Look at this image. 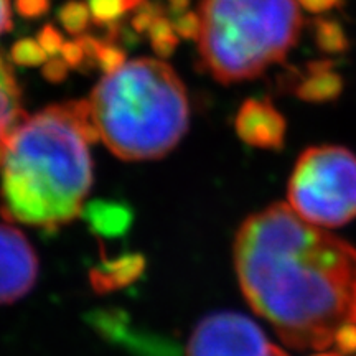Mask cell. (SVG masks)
I'll return each instance as SVG.
<instances>
[{"mask_svg":"<svg viewBox=\"0 0 356 356\" xmlns=\"http://www.w3.org/2000/svg\"><path fill=\"white\" fill-rule=\"evenodd\" d=\"M241 291L296 350H325L356 323V248L274 203L243 222L234 241Z\"/></svg>","mask_w":356,"mask_h":356,"instance_id":"6da1fadb","label":"cell"},{"mask_svg":"<svg viewBox=\"0 0 356 356\" xmlns=\"http://www.w3.org/2000/svg\"><path fill=\"white\" fill-rule=\"evenodd\" d=\"M88 101L48 106L24 118L0 159L3 215L38 228H58L81 211L92 186Z\"/></svg>","mask_w":356,"mask_h":356,"instance_id":"7a4b0ae2","label":"cell"},{"mask_svg":"<svg viewBox=\"0 0 356 356\" xmlns=\"http://www.w3.org/2000/svg\"><path fill=\"white\" fill-rule=\"evenodd\" d=\"M96 139L131 162L167 155L184 139L190 104L175 70L154 58L106 71L88 99Z\"/></svg>","mask_w":356,"mask_h":356,"instance_id":"3957f363","label":"cell"},{"mask_svg":"<svg viewBox=\"0 0 356 356\" xmlns=\"http://www.w3.org/2000/svg\"><path fill=\"white\" fill-rule=\"evenodd\" d=\"M198 15L202 63L225 84L282 63L304 24L296 0H202Z\"/></svg>","mask_w":356,"mask_h":356,"instance_id":"277c9868","label":"cell"},{"mask_svg":"<svg viewBox=\"0 0 356 356\" xmlns=\"http://www.w3.org/2000/svg\"><path fill=\"white\" fill-rule=\"evenodd\" d=\"M289 204L318 228H338L356 218V155L345 147H310L289 181Z\"/></svg>","mask_w":356,"mask_h":356,"instance_id":"5b68a950","label":"cell"},{"mask_svg":"<svg viewBox=\"0 0 356 356\" xmlns=\"http://www.w3.org/2000/svg\"><path fill=\"white\" fill-rule=\"evenodd\" d=\"M185 356H289L273 345L261 327L238 312H215L200 320Z\"/></svg>","mask_w":356,"mask_h":356,"instance_id":"8992f818","label":"cell"},{"mask_svg":"<svg viewBox=\"0 0 356 356\" xmlns=\"http://www.w3.org/2000/svg\"><path fill=\"white\" fill-rule=\"evenodd\" d=\"M38 279V257L15 226L0 222V304H12L32 291Z\"/></svg>","mask_w":356,"mask_h":356,"instance_id":"52a82bcc","label":"cell"},{"mask_svg":"<svg viewBox=\"0 0 356 356\" xmlns=\"http://www.w3.org/2000/svg\"><path fill=\"white\" fill-rule=\"evenodd\" d=\"M236 131L249 145L280 150L286 140V119L267 99H248L236 118Z\"/></svg>","mask_w":356,"mask_h":356,"instance_id":"ba28073f","label":"cell"},{"mask_svg":"<svg viewBox=\"0 0 356 356\" xmlns=\"http://www.w3.org/2000/svg\"><path fill=\"white\" fill-rule=\"evenodd\" d=\"M335 61L317 60L305 66V76L297 83L296 96L305 102H330L343 92V78L333 71Z\"/></svg>","mask_w":356,"mask_h":356,"instance_id":"9c48e42d","label":"cell"},{"mask_svg":"<svg viewBox=\"0 0 356 356\" xmlns=\"http://www.w3.org/2000/svg\"><path fill=\"white\" fill-rule=\"evenodd\" d=\"M24 118L20 86L13 76L10 66L0 55V159L8 137Z\"/></svg>","mask_w":356,"mask_h":356,"instance_id":"30bf717a","label":"cell"},{"mask_svg":"<svg viewBox=\"0 0 356 356\" xmlns=\"http://www.w3.org/2000/svg\"><path fill=\"white\" fill-rule=\"evenodd\" d=\"M314 38L318 50L328 55H340L350 48V40L346 37L340 22L333 19H317L312 22Z\"/></svg>","mask_w":356,"mask_h":356,"instance_id":"8fae6325","label":"cell"},{"mask_svg":"<svg viewBox=\"0 0 356 356\" xmlns=\"http://www.w3.org/2000/svg\"><path fill=\"white\" fill-rule=\"evenodd\" d=\"M149 35L154 50L157 51L159 55L167 56L175 50L178 43V35L175 32V26H173L172 22H168L165 17L160 15L159 19L150 25Z\"/></svg>","mask_w":356,"mask_h":356,"instance_id":"7c38bea8","label":"cell"},{"mask_svg":"<svg viewBox=\"0 0 356 356\" xmlns=\"http://www.w3.org/2000/svg\"><path fill=\"white\" fill-rule=\"evenodd\" d=\"M88 7L97 25H113L122 13L131 10L129 0H89Z\"/></svg>","mask_w":356,"mask_h":356,"instance_id":"4fadbf2b","label":"cell"},{"mask_svg":"<svg viewBox=\"0 0 356 356\" xmlns=\"http://www.w3.org/2000/svg\"><path fill=\"white\" fill-rule=\"evenodd\" d=\"M58 17H60L61 25L70 33L78 35L88 29L89 20H91V12H89V7L84 6L83 2H74L73 0V2H68L66 6L61 7Z\"/></svg>","mask_w":356,"mask_h":356,"instance_id":"5bb4252c","label":"cell"},{"mask_svg":"<svg viewBox=\"0 0 356 356\" xmlns=\"http://www.w3.org/2000/svg\"><path fill=\"white\" fill-rule=\"evenodd\" d=\"M12 58L13 61L19 65H38L44 61L47 51H44L42 44L35 42V40L25 38L13 44Z\"/></svg>","mask_w":356,"mask_h":356,"instance_id":"9a60e30c","label":"cell"},{"mask_svg":"<svg viewBox=\"0 0 356 356\" xmlns=\"http://www.w3.org/2000/svg\"><path fill=\"white\" fill-rule=\"evenodd\" d=\"M333 343L337 345L340 355H356V323L350 322L341 325L335 333V340Z\"/></svg>","mask_w":356,"mask_h":356,"instance_id":"2e32d148","label":"cell"},{"mask_svg":"<svg viewBox=\"0 0 356 356\" xmlns=\"http://www.w3.org/2000/svg\"><path fill=\"white\" fill-rule=\"evenodd\" d=\"M173 26H175V32L178 37L197 40L200 32V15L193 12L181 13V15H177L175 22H173Z\"/></svg>","mask_w":356,"mask_h":356,"instance_id":"e0dca14e","label":"cell"},{"mask_svg":"<svg viewBox=\"0 0 356 356\" xmlns=\"http://www.w3.org/2000/svg\"><path fill=\"white\" fill-rule=\"evenodd\" d=\"M159 17L160 13L157 6H152V3L149 2H142L139 6V10L134 15V30H137V32H145V30L150 29V25H152Z\"/></svg>","mask_w":356,"mask_h":356,"instance_id":"ac0fdd59","label":"cell"},{"mask_svg":"<svg viewBox=\"0 0 356 356\" xmlns=\"http://www.w3.org/2000/svg\"><path fill=\"white\" fill-rule=\"evenodd\" d=\"M40 44H42V48L47 53H51V55H55L63 48V38H61V35L58 33V30L55 26L51 25H47L44 29L42 30V33H40Z\"/></svg>","mask_w":356,"mask_h":356,"instance_id":"d6986e66","label":"cell"},{"mask_svg":"<svg viewBox=\"0 0 356 356\" xmlns=\"http://www.w3.org/2000/svg\"><path fill=\"white\" fill-rule=\"evenodd\" d=\"M48 8H50V0H17V10L29 19H37L47 13Z\"/></svg>","mask_w":356,"mask_h":356,"instance_id":"ffe728a7","label":"cell"},{"mask_svg":"<svg viewBox=\"0 0 356 356\" xmlns=\"http://www.w3.org/2000/svg\"><path fill=\"white\" fill-rule=\"evenodd\" d=\"M310 13H323L340 6L341 0H297Z\"/></svg>","mask_w":356,"mask_h":356,"instance_id":"44dd1931","label":"cell"},{"mask_svg":"<svg viewBox=\"0 0 356 356\" xmlns=\"http://www.w3.org/2000/svg\"><path fill=\"white\" fill-rule=\"evenodd\" d=\"M10 0H0V35L10 30Z\"/></svg>","mask_w":356,"mask_h":356,"instance_id":"7402d4cb","label":"cell"},{"mask_svg":"<svg viewBox=\"0 0 356 356\" xmlns=\"http://www.w3.org/2000/svg\"><path fill=\"white\" fill-rule=\"evenodd\" d=\"M170 3V10L175 13V15H181V13L186 12V8L190 6V0H168Z\"/></svg>","mask_w":356,"mask_h":356,"instance_id":"603a6c76","label":"cell"},{"mask_svg":"<svg viewBox=\"0 0 356 356\" xmlns=\"http://www.w3.org/2000/svg\"><path fill=\"white\" fill-rule=\"evenodd\" d=\"M317 356H341V355H337V353H330V355H317Z\"/></svg>","mask_w":356,"mask_h":356,"instance_id":"cb8c5ba5","label":"cell"}]
</instances>
